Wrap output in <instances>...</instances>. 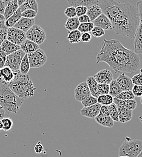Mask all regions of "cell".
Returning a JSON list of instances; mask_svg holds the SVG:
<instances>
[{
	"mask_svg": "<svg viewBox=\"0 0 142 157\" xmlns=\"http://www.w3.org/2000/svg\"><path fill=\"white\" fill-rule=\"evenodd\" d=\"M106 63L116 73L132 74L140 67V58L116 39H104L97 55L96 63Z\"/></svg>",
	"mask_w": 142,
	"mask_h": 157,
	"instance_id": "6da1fadb",
	"label": "cell"
},
{
	"mask_svg": "<svg viewBox=\"0 0 142 157\" xmlns=\"http://www.w3.org/2000/svg\"><path fill=\"white\" fill-rule=\"evenodd\" d=\"M111 21L112 30L117 35L134 39L139 24V13L136 6L129 2L123 3L120 11Z\"/></svg>",
	"mask_w": 142,
	"mask_h": 157,
	"instance_id": "7a4b0ae2",
	"label": "cell"
},
{
	"mask_svg": "<svg viewBox=\"0 0 142 157\" xmlns=\"http://www.w3.org/2000/svg\"><path fill=\"white\" fill-rule=\"evenodd\" d=\"M24 100L18 97L9 84L0 80V105L7 114L17 113Z\"/></svg>",
	"mask_w": 142,
	"mask_h": 157,
	"instance_id": "3957f363",
	"label": "cell"
},
{
	"mask_svg": "<svg viewBox=\"0 0 142 157\" xmlns=\"http://www.w3.org/2000/svg\"><path fill=\"white\" fill-rule=\"evenodd\" d=\"M9 86L18 97L23 100L34 96L36 90L30 76L21 73L15 76L14 79L9 83Z\"/></svg>",
	"mask_w": 142,
	"mask_h": 157,
	"instance_id": "277c9868",
	"label": "cell"
},
{
	"mask_svg": "<svg viewBox=\"0 0 142 157\" xmlns=\"http://www.w3.org/2000/svg\"><path fill=\"white\" fill-rule=\"evenodd\" d=\"M142 151V141L126 137L119 149V156L137 157Z\"/></svg>",
	"mask_w": 142,
	"mask_h": 157,
	"instance_id": "5b68a950",
	"label": "cell"
},
{
	"mask_svg": "<svg viewBox=\"0 0 142 157\" xmlns=\"http://www.w3.org/2000/svg\"><path fill=\"white\" fill-rule=\"evenodd\" d=\"M122 4V2L117 0H102L99 6L103 13L111 21L120 11Z\"/></svg>",
	"mask_w": 142,
	"mask_h": 157,
	"instance_id": "8992f818",
	"label": "cell"
},
{
	"mask_svg": "<svg viewBox=\"0 0 142 157\" xmlns=\"http://www.w3.org/2000/svg\"><path fill=\"white\" fill-rule=\"evenodd\" d=\"M25 55L26 53L20 49L7 56L4 66L10 67L14 71L15 76L21 73L20 71V65L21 60Z\"/></svg>",
	"mask_w": 142,
	"mask_h": 157,
	"instance_id": "52a82bcc",
	"label": "cell"
},
{
	"mask_svg": "<svg viewBox=\"0 0 142 157\" xmlns=\"http://www.w3.org/2000/svg\"><path fill=\"white\" fill-rule=\"evenodd\" d=\"M136 5L139 16V24L134 38V52L142 54V0L137 1Z\"/></svg>",
	"mask_w": 142,
	"mask_h": 157,
	"instance_id": "ba28073f",
	"label": "cell"
},
{
	"mask_svg": "<svg viewBox=\"0 0 142 157\" xmlns=\"http://www.w3.org/2000/svg\"><path fill=\"white\" fill-rule=\"evenodd\" d=\"M26 39L32 40L38 45H41L46 39V32L39 25L34 24L26 33Z\"/></svg>",
	"mask_w": 142,
	"mask_h": 157,
	"instance_id": "9c48e42d",
	"label": "cell"
},
{
	"mask_svg": "<svg viewBox=\"0 0 142 157\" xmlns=\"http://www.w3.org/2000/svg\"><path fill=\"white\" fill-rule=\"evenodd\" d=\"M30 68H37L43 66L47 61V56L45 52L40 48L27 54Z\"/></svg>",
	"mask_w": 142,
	"mask_h": 157,
	"instance_id": "30bf717a",
	"label": "cell"
},
{
	"mask_svg": "<svg viewBox=\"0 0 142 157\" xmlns=\"http://www.w3.org/2000/svg\"><path fill=\"white\" fill-rule=\"evenodd\" d=\"M6 39L15 44L20 45L26 39V32L14 27L8 28Z\"/></svg>",
	"mask_w": 142,
	"mask_h": 157,
	"instance_id": "8fae6325",
	"label": "cell"
},
{
	"mask_svg": "<svg viewBox=\"0 0 142 157\" xmlns=\"http://www.w3.org/2000/svg\"><path fill=\"white\" fill-rule=\"evenodd\" d=\"M91 95V92L86 82L79 84L74 90V97L78 101L81 102L84 98Z\"/></svg>",
	"mask_w": 142,
	"mask_h": 157,
	"instance_id": "7c38bea8",
	"label": "cell"
},
{
	"mask_svg": "<svg viewBox=\"0 0 142 157\" xmlns=\"http://www.w3.org/2000/svg\"><path fill=\"white\" fill-rule=\"evenodd\" d=\"M101 106L100 103H97L89 106L83 107L80 111L81 116L90 118H95L100 113Z\"/></svg>",
	"mask_w": 142,
	"mask_h": 157,
	"instance_id": "4fadbf2b",
	"label": "cell"
},
{
	"mask_svg": "<svg viewBox=\"0 0 142 157\" xmlns=\"http://www.w3.org/2000/svg\"><path fill=\"white\" fill-rule=\"evenodd\" d=\"M94 77L99 83L109 84L113 80L112 73L108 69L99 71L94 76Z\"/></svg>",
	"mask_w": 142,
	"mask_h": 157,
	"instance_id": "5bb4252c",
	"label": "cell"
},
{
	"mask_svg": "<svg viewBox=\"0 0 142 157\" xmlns=\"http://www.w3.org/2000/svg\"><path fill=\"white\" fill-rule=\"evenodd\" d=\"M116 81L121 88L122 91H131L134 84L132 82L131 78L126 76L125 73L122 74L116 79Z\"/></svg>",
	"mask_w": 142,
	"mask_h": 157,
	"instance_id": "9a60e30c",
	"label": "cell"
},
{
	"mask_svg": "<svg viewBox=\"0 0 142 157\" xmlns=\"http://www.w3.org/2000/svg\"><path fill=\"white\" fill-rule=\"evenodd\" d=\"M95 26H98L104 30H112V24L111 21L104 13H102L99 17L92 22Z\"/></svg>",
	"mask_w": 142,
	"mask_h": 157,
	"instance_id": "2e32d148",
	"label": "cell"
},
{
	"mask_svg": "<svg viewBox=\"0 0 142 157\" xmlns=\"http://www.w3.org/2000/svg\"><path fill=\"white\" fill-rule=\"evenodd\" d=\"M35 24V20L24 17H21L14 25V27L20 29L24 32H27Z\"/></svg>",
	"mask_w": 142,
	"mask_h": 157,
	"instance_id": "e0dca14e",
	"label": "cell"
},
{
	"mask_svg": "<svg viewBox=\"0 0 142 157\" xmlns=\"http://www.w3.org/2000/svg\"><path fill=\"white\" fill-rule=\"evenodd\" d=\"M119 114V121L124 123L129 121L132 118V111L122 106H117Z\"/></svg>",
	"mask_w": 142,
	"mask_h": 157,
	"instance_id": "ac0fdd59",
	"label": "cell"
},
{
	"mask_svg": "<svg viewBox=\"0 0 142 157\" xmlns=\"http://www.w3.org/2000/svg\"><path fill=\"white\" fill-rule=\"evenodd\" d=\"M14 78L15 74L10 67L4 66L0 69V79L2 81L9 84Z\"/></svg>",
	"mask_w": 142,
	"mask_h": 157,
	"instance_id": "d6986e66",
	"label": "cell"
},
{
	"mask_svg": "<svg viewBox=\"0 0 142 157\" xmlns=\"http://www.w3.org/2000/svg\"><path fill=\"white\" fill-rule=\"evenodd\" d=\"M86 82L89 87L91 96L97 98L100 94L99 93V83L95 78L94 76H89L86 78Z\"/></svg>",
	"mask_w": 142,
	"mask_h": 157,
	"instance_id": "ffe728a7",
	"label": "cell"
},
{
	"mask_svg": "<svg viewBox=\"0 0 142 157\" xmlns=\"http://www.w3.org/2000/svg\"><path fill=\"white\" fill-rule=\"evenodd\" d=\"M20 46L21 50H22L26 54L32 53L40 48L39 45L27 39H26Z\"/></svg>",
	"mask_w": 142,
	"mask_h": 157,
	"instance_id": "44dd1931",
	"label": "cell"
},
{
	"mask_svg": "<svg viewBox=\"0 0 142 157\" xmlns=\"http://www.w3.org/2000/svg\"><path fill=\"white\" fill-rule=\"evenodd\" d=\"M0 48L6 53L7 55L13 53L19 50H20V46L15 44L7 39H5L2 43Z\"/></svg>",
	"mask_w": 142,
	"mask_h": 157,
	"instance_id": "7402d4cb",
	"label": "cell"
},
{
	"mask_svg": "<svg viewBox=\"0 0 142 157\" xmlns=\"http://www.w3.org/2000/svg\"><path fill=\"white\" fill-rule=\"evenodd\" d=\"M19 6L17 2V0H12L9 2L6 6L4 12V17L5 20L8 19L10 17H11L18 9Z\"/></svg>",
	"mask_w": 142,
	"mask_h": 157,
	"instance_id": "603a6c76",
	"label": "cell"
},
{
	"mask_svg": "<svg viewBox=\"0 0 142 157\" xmlns=\"http://www.w3.org/2000/svg\"><path fill=\"white\" fill-rule=\"evenodd\" d=\"M102 13V9L100 6L97 4H94L87 7V12L86 15L89 17L91 21H93L99 17Z\"/></svg>",
	"mask_w": 142,
	"mask_h": 157,
	"instance_id": "cb8c5ba5",
	"label": "cell"
},
{
	"mask_svg": "<svg viewBox=\"0 0 142 157\" xmlns=\"http://www.w3.org/2000/svg\"><path fill=\"white\" fill-rule=\"evenodd\" d=\"M114 103L117 106H122L132 111L134 110L137 107V101L135 99L121 100L117 98H114Z\"/></svg>",
	"mask_w": 142,
	"mask_h": 157,
	"instance_id": "d4e9b609",
	"label": "cell"
},
{
	"mask_svg": "<svg viewBox=\"0 0 142 157\" xmlns=\"http://www.w3.org/2000/svg\"><path fill=\"white\" fill-rule=\"evenodd\" d=\"M97 123L104 127L112 128L114 126V121L109 116H104L99 114L95 117Z\"/></svg>",
	"mask_w": 142,
	"mask_h": 157,
	"instance_id": "484cf974",
	"label": "cell"
},
{
	"mask_svg": "<svg viewBox=\"0 0 142 157\" xmlns=\"http://www.w3.org/2000/svg\"><path fill=\"white\" fill-rule=\"evenodd\" d=\"M67 1L69 5L75 7L79 6H84L88 7L99 2V0H67Z\"/></svg>",
	"mask_w": 142,
	"mask_h": 157,
	"instance_id": "4316f807",
	"label": "cell"
},
{
	"mask_svg": "<svg viewBox=\"0 0 142 157\" xmlns=\"http://www.w3.org/2000/svg\"><path fill=\"white\" fill-rule=\"evenodd\" d=\"M22 12H21L20 9L18 8V10L8 19L5 20V25L8 29L10 27H12L14 25L19 21L21 18L22 17Z\"/></svg>",
	"mask_w": 142,
	"mask_h": 157,
	"instance_id": "83f0119b",
	"label": "cell"
},
{
	"mask_svg": "<svg viewBox=\"0 0 142 157\" xmlns=\"http://www.w3.org/2000/svg\"><path fill=\"white\" fill-rule=\"evenodd\" d=\"M18 8L21 12H23L27 9H32L38 13L39 4L36 0H26L22 5L19 6Z\"/></svg>",
	"mask_w": 142,
	"mask_h": 157,
	"instance_id": "f1b7e54d",
	"label": "cell"
},
{
	"mask_svg": "<svg viewBox=\"0 0 142 157\" xmlns=\"http://www.w3.org/2000/svg\"><path fill=\"white\" fill-rule=\"evenodd\" d=\"M81 34L78 29L69 31L67 38L71 44H77L81 42Z\"/></svg>",
	"mask_w": 142,
	"mask_h": 157,
	"instance_id": "f546056e",
	"label": "cell"
},
{
	"mask_svg": "<svg viewBox=\"0 0 142 157\" xmlns=\"http://www.w3.org/2000/svg\"><path fill=\"white\" fill-rule=\"evenodd\" d=\"M80 24V22L79 21L78 17H75L74 18H68L64 24V27L68 30V32H69L78 29Z\"/></svg>",
	"mask_w": 142,
	"mask_h": 157,
	"instance_id": "4dcf8cb0",
	"label": "cell"
},
{
	"mask_svg": "<svg viewBox=\"0 0 142 157\" xmlns=\"http://www.w3.org/2000/svg\"><path fill=\"white\" fill-rule=\"evenodd\" d=\"M109 94L112 96L114 98H116L119 94L122 91L121 88L118 85L116 80H112L111 82L109 84Z\"/></svg>",
	"mask_w": 142,
	"mask_h": 157,
	"instance_id": "1f68e13d",
	"label": "cell"
},
{
	"mask_svg": "<svg viewBox=\"0 0 142 157\" xmlns=\"http://www.w3.org/2000/svg\"><path fill=\"white\" fill-rule=\"evenodd\" d=\"M30 68V67L28 56H27V55L26 54L21 60L20 65V71L21 74L23 75H27V73L29 71Z\"/></svg>",
	"mask_w": 142,
	"mask_h": 157,
	"instance_id": "d6a6232c",
	"label": "cell"
},
{
	"mask_svg": "<svg viewBox=\"0 0 142 157\" xmlns=\"http://www.w3.org/2000/svg\"><path fill=\"white\" fill-rule=\"evenodd\" d=\"M109 114L111 118L115 121H119V114L117 106L113 102L108 106Z\"/></svg>",
	"mask_w": 142,
	"mask_h": 157,
	"instance_id": "836d02e7",
	"label": "cell"
},
{
	"mask_svg": "<svg viewBox=\"0 0 142 157\" xmlns=\"http://www.w3.org/2000/svg\"><path fill=\"white\" fill-rule=\"evenodd\" d=\"M114 102V98L110 94L100 95L97 98V103H100L101 105L108 106Z\"/></svg>",
	"mask_w": 142,
	"mask_h": 157,
	"instance_id": "e575fe53",
	"label": "cell"
},
{
	"mask_svg": "<svg viewBox=\"0 0 142 157\" xmlns=\"http://www.w3.org/2000/svg\"><path fill=\"white\" fill-rule=\"evenodd\" d=\"M94 27V24L92 21L89 22H86V23H80L79 26L78 30L81 32V33H90L93 29Z\"/></svg>",
	"mask_w": 142,
	"mask_h": 157,
	"instance_id": "d590c367",
	"label": "cell"
},
{
	"mask_svg": "<svg viewBox=\"0 0 142 157\" xmlns=\"http://www.w3.org/2000/svg\"><path fill=\"white\" fill-rule=\"evenodd\" d=\"M115 98L121 100H126L134 99L135 96H134L131 91H122Z\"/></svg>",
	"mask_w": 142,
	"mask_h": 157,
	"instance_id": "8d00e7d4",
	"label": "cell"
},
{
	"mask_svg": "<svg viewBox=\"0 0 142 157\" xmlns=\"http://www.w3.org/2000/svg\"><path fill=\"white\" fill-rule=\"evenodd\" d=\"M2 130L7 132L9 131L13 126V121L10 118H2Z\"/></svg>",
	"mask_w": 142,
	"mask_h": 157,
	"instance_id": "74e56055",
	"label": "cell"
},
{
	"mask_svg": "<svg viewBox=\"0 0 142 157\" xmlns=\"http://www.w3.org/2000/svg\"><path fill=\"white\" fill-rule=\"evenodd\" d=\"M81 103L83 107L89 106L97 103V98L91 95L87 97L86 98H84L83 100H82Z\"/></svg>",
	"mask_w": 142,
	"mask_h": 157,
	"instance_id": "f35d334b",
	"label": "cell"
},
{
	"mask_svg": "<svg viewBox=\"0 0 142 157\" xmlns=\"http://www.w3.org/2000/svg\"><path fill=\"white\" fill-rule=\"evenodd\" d=\"M91 32L92 36H94L95 38H101L105 34V30H104L103 29L98 26L95 25Z\"/></svg>",
	"mask_w": 142,
	"mask_h": 157,
	"instance_id": "ab89813d",
	"label": "cell"
},
{
	"mask_svg": "<svg viewBox=\"0 0 142 157\" xmlns=\"http://www.w3.org/2000/svg\"><path fill=\"white\" fill-rule=\"evenodd\" d=\"M64 15L68 18H74L77 17L76 9L74 6H70L64 10Z\"/></svg>",
	"mask_w": 142,
	"mask_h": 157,
	"instance_id": "60d3db41",
	"label": "cell"
},
{
	"mask_svg": "<svg viewBox=\"0 0 142 157\" xmlns=\"http://www.w3.org/2000/svg\"><path fill=\"white\" fill-rule=\"evenodd\" d=\"M37 15V12L32 9H27L22 12V17L30 18V19H34Z\"/></svg>",
	"mask_w": 142,
	"mask_h": 157,
	"instance_id": "b9f144b4",
	"label": "cell"
},
{
	"mask_svg": "<svg viewBox=\"0 0 142 157\" xmlns=\"http://www.w3.org/2000/svg\"><path fill=\"white\" fill-rule=\"evenodd\" d=\"M109 91V85L106 83H99V93L100 95L108 94Z\"/></svg>",
	"mask_w": 142,
	"mask_h": 157,
	"instance_id": "7bdbcfd3",
	"label": "cell"
},
{
	"mask_svg": "<svg viewBox=\"0 0 142 157\" xmlns=\"http://www.w3.org/2000/svg\"><path fill=\"white\" fill-rule=\"evenodd\" d=\"M131 91L135 97H141L142 96V86L134 85Z\"/></svg>",
	"mask_w": 142,
	"mask_h": 157,
	"instance_id": "ee69618b",
	"label": "cell"
},
{
	"mask_svg": "<svg viewBox=\"0 0 142 157\" xmlns=\"http://www.w3.org/2000/svg\"><path fill=\"white\" fill-rule=\"evenodd\" d=\"M77 17H79L83 15H86L87 12V7L84 6H79L75 7Z\"/></svg>",
	"mask_w": 142,
	"mask_h": 157,
	"instance_id": "f6af8a7d",
	"label": "cell"
},
{
	"mask_svg": "<svg viewBox=\"0 0 142 157\" xmlns=\"http://www.w3.org/2000/svg\"><path fill=\"white\" fill-rule=\"evenodd\" d=\"M131 80L134 85L142 86V73H139L134 75Z\"/></svg>",
	"mask_w": 142,
	"mask_h": 157,
	"instance_id": "bcb514c9",
	"label": "cell"
},
{
	"mask_svg": "<svg viewBox=\"0 0 142 157\" xmlns=\"http://www.w3.org/2000/svg\"><path fill=\"white\" fill-rule=\"evenodd\" d=\"M7 56L6 53L0 48V69L4 67Z\"/></svg>",
	"mask_w": 142,
	"mask_h": 157,
	"instance_id": "7dc6e473",
	"label": "cell"
},
{
	"mask_svg": "<svg viewBox=\"0 0 142 157\" xmlns=\"http://www.w3.org/2000/svg\"><path fill=\"white\" fill-rule=\"evenodd\" d=\"M92 39V35L90 33H83L81 34V41L83 42H89Z\"/></svg>",
	"mask_w": 142,
	"mask_h": 157,
	"instance_id": "c3c4849f",
	"label": "cell"
},
{
	"mask_svg": "<svg viewBox=\"0 0 142 157\" xmlns=\"http://www.w3.org/2000/svg\"><path fill=\"white\" fill-rule=\"evenodd\" d=\"M7 30V29H0V47L2 43L4 42V40L6 39Z\"/></svg>",
	"mask_w": 142,
	"mask_h": 157,
	"instance_id": "681fc988",
	"label": "cell"
},
{
	"mask_svg": "<svg viewBox=\"0 0 142 157\" xmlns=\"http://www.w3.org/2000/svg\"><path fill=\"white\" fill-rule=\"evenodd\" d=\"M34 151L37 154H41L42 152H44V147L42 145L40 141L38 142L37 144L35 145V146L34 147Z\"/></svg>",
	"mask_w": 142,
	"mask_h": 157,
	"instance_id": "f907efd6",
	"label": "cell"
},
{
	"mask_svg": "<svg viewBox=\"0 0 142 157\" xmlns=\"http://www.w3.org/2000/svg\"><path fill=\"white\" fill-rule=\"evenodd\" d=\"M78 19L80 23H86V22H91V20H90L89 17L86 14L78 17Z\"/></svg>",
	"mask_w": 142,
	"mask_h": 157,
	"instance_id": "816d5d0a",
	"label": "cell"
},
{
	"mask_svg": "<svg viewBox=\"0 0 142 157\" xmlns=\"http://www.w3.org/2000/svg\"><path fill=\"white\" fill-rule=\"evenodd\" d=\"M102 115L104 116H109V112H108V106H104V105H102L100 109V113Z\"/></svg>",
	"mask_w": 142,
	"mask_h": 157,
	"instance_id": "f5cc1de1",
	"label": "cell"
},
{
	"mask_svg": "<svg viewBox=\"0 0 142 157\" xmlns=\"http://www.w3.org/2000/svg\"><path fill=\"white\" fill-rule=\"evenodd\" d=\"M5 9V5L4 4V2L2 0H0V13L3 15Z\"/></svg>",
	"mask_w": 142,
	"mask_h": 157,
	"instance_id": "db71d44e",
	"label": "cell"
},
{
	"mask_svg": "<svg viewBox=\"0 0 142 157\" xmlns=\"http://www.w3.org/2000/svg\"><path fill=\"white\" fill-rule=\"evenodd\" d=\"M5 114H6L5 111L4 110V109L0 105V118H2L4 117Z\"/></svg>",
	"mask_w": 142,
	"mask_h": 157,
	"instance_id": "11a10c76",
	"label": "cell"
},
{
	"mask_svg": "<svg viewBox=\"0 0 142 157\" xmlns=\"http://www.w3.org/2000/svg\"><path fill=\"white\" fill-rule=\"evenodd\" d=\"M7 29L5 25V20L0 21V29Z\"/></svg>",
	"mask_w": 142,
	"mask_h": 157,
	"instance_id": "9f6ffc18",
	"label": "cell"
},
{
	"mask_svg": "<svg viewBox=\"0 0 142 157\" xmlns=\"http://www.w3.org/2000/svg\"><path fill=\"white\" fill-rule=\"evenodd\" d=\"M26 0H17V2H18V6H20L21 5H22Z\"/></svg>",
	"mask_w": 142,
	"mask_h": 157,
	"instance_id": "6f0895ef",
	"label": "cell"
},
{
	"mask_svg": "<svg viewBox=\"0 0 142 157\" xmlns=\"http://www.w3.org/2000/svg\"><path fill=\"white\" fill-rule=\"evenodd\" d=\"M2 1H3V2H4V4L5 6H6L9 2L12 1V0H2Z\"/></svg>",
	"mask_w": 142,
	"mask_h": 157,
	"instance_id": "680465c9",
	"label": "cell"
},
{
	"mask_svg": "<svg viewBox=\"0 0 142 157\" xmlns=\"http://www.w3.org/2000/svg\"><path fill=\"white\" fill-rule=\"evenodd\" d=\"M3 20H5V18H4L3 15L0 13V21H3Z\"/></svg>",
	"mask_w": 142,
	"mask_h": 157,
	"instance_id": "91938a15",
	"label": "cell"
},
{
	"mask_svg": "<svg viewBox=\"0 0 142 157\" xmlns=\"http://www.w3.org/2000/svg\"><path fill=\"white\" fill-rule=\"evenodd\" d=\"M2 129V121L0 118V131Z\"/></svg>",
	"mask_w": 142,
	"mask_h": 157,
	"instance_id": "94428289",
	"label": "cell"
},
{
	"mask_svg": "<svg viewBox=\"0 0 142 157\" xmlns=\"http://www.w3.org/2000/svg\"><path fill=\"white\" fill-rule=\"evenodd\" d=\"M137 157H142V151L137 155Z\"/></svg>",
	"mask_w": 142,
	"mask_h": 157,
	"instance_id": "6125c7cd",
	"label": "cell"
},
{
	"mask_svg": "<svg viewBox=\"0 0 142 157\" xmlns=\"http://www.w3.org/2000/svg\"><path fill=\"white\" fill-rule=\"evenodd\" d=\"M140 101H141V103H142V96H141V98H140Z\"/></svg>",
	"mask_w": 142,
	"mask_h": 157,
	"instance_id": "be15d7a7",
	"label": "cell"
},
{
	"mask_svg": "<svg viewBox=\"0 0 142 157\" xmlns=\"http://www.w3.org/2000/svg\"><path fill=\"white\" fill-rule=\"evenodd\" d=\"M119 157H125V156H119Z\"/></svg>",
	"mask_w": 142,
	"mask_h": 157,
	"instance_id": "e7e4bbea",
	"label": "cell"
},
{
	"mask_svg": "<svg viewBox=\"0 0 142 157\" xmlns=\"http://www.w3.org/2000/svg\"><path fill=\"white\" fill-rule=\"evenodd\" d=\"M0 80H1V79H0Z\"/></svg>",
	"mask_w": 142,
	"mask_h": 157,
	"instance_id": "03108f58",
	"label": "cell"
}]
</instances>
